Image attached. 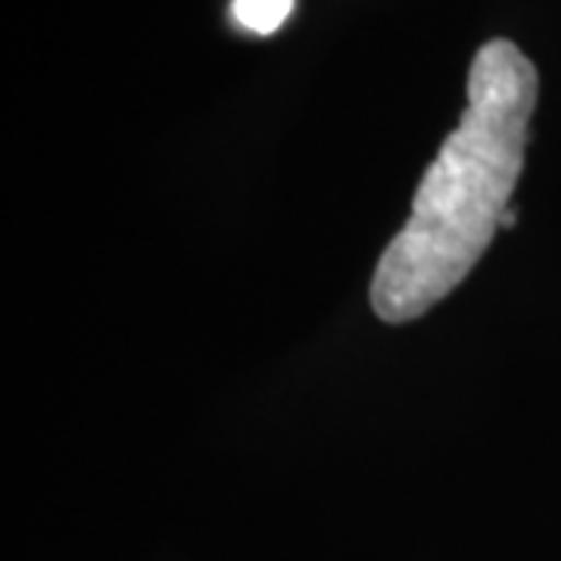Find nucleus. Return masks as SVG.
Segmentation results:
<instances>
[{
	"label": "nucleus",
	"mask_w": 561,
	"mask_h": 561,
	"mask_svg": "<svg viewBox=\"0 0 561 561\" xmlns=\"http://www.w3.org/2000/svg\"><path fill=\"white\" fill-rule=\"evenodd\" d=\"M540 79L512 41H486L468 72V106L412 197V216L371 278L387 324L421 319L481 262L524 172Z\"/></svg>",
	"instance_id": "obj_1"
},
{
	"label": "nucleus",
	"mask_w": 561,
	"mask_h": 561,
	"mask_svg": "<svg viewBox=\"0 0 561 561\" xmlns=\"http://www.w3.org/2000/svg\"><path fill=\"white\" fill-rule=\"evenodd\" d=\"M290 13H294V0H234L231 3V16L256 35L278 32Z\"/></svg>",
	"instance_id": "obj_2"
}]
</instances>
